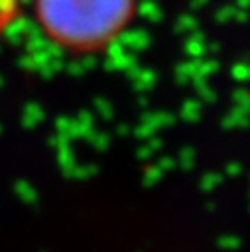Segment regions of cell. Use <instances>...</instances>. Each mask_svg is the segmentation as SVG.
Instances as JSON below:
<instances>
[{
    "mask_svg": "<svg viewBox=\"0 0 250 252\" xmlns=\"http://www.w3.org/2000/svg\"><path fill=\"white\" fill-rule=\"evenodd\" d=\"M45 37L69 53H96L130 26L136 0H33Z\"/></svg>",
    "mask_w": 250,
    "mask_h": 252,
    "instance_id": "obj_1",
    "label": "cell"
}]
</instances>
